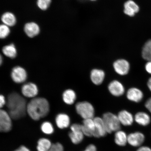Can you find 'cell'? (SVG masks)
<instances>
[{
  "mask_svg": "<svg viewBox=\"0 0 151 151\" xmlns=\"http://www.w3.org/2000/svg\"><path fill=\"white\" fill-rule=\"evenodd\" d=\"M7 106L11 118L17 120L23 117L27 112L25 99L16 92H13L7 98Z\"/></svg>",
  "mask_w": 151,
  "mask_h": 151,
  "instance_id": "obj_1",
  "label": "cell"
},
{
  "mask_svg": "<svg viewBox=\"0 0 151 151\" xmlns=\"http://www.w3.org/2000/svg\"><path fill=\"white\" fill-rule=\"evenodd\" d=\"M49 111L48 102L44 98H34L27 105V112L35 120H38L46 116Z\"/></svg>",
  "mask_w": 151,
  "mask_h": 151,
  "instance_id": "obj_2",
  "label": "cell"
},
{
  "mask_svg": "<svg viewBox=\"0 0 151 151\" xmlns=\"http://www.w3.org/2000/svg\"><path fill=\"white\" fill-rule=\"evenodd\" d=\"M102 118L107 133L110 134L120 130L121 124L117 116L111 112H107L103 115Z\"/></svg>",
  "mask_w": 151,
  "mask_h": 151,
  "instance_id": "obj_3",
  "label": "cell"
},
{
  "mask_svg": "<svg viewBox=\"0 0 151 151\" xmlns=\"http://www.w3.org/2000/svg\"><path fill=\"white\" fill-rule=\"evenodd\" d=\"M75 108L77 113L84 120L94 118V109L93 106L88 102L84 101L77 103Z\"/></svg>",
  "mask_w": 151,
  "mask_h": 151,
  "instance_id": "obj_4",
  "label": "cell"
},
{
  "mask_svg": "<svg viewBox=\"0 0 151 151\" xmlns=\"http://www.w3.org/2000/svg\"><path fill=\"white\" fill-rule=\"evenodd\" d=\"M71 132L69 134L70 138L73 144H78L83 140L84 135L82 130V124H74L70 127Z\"/></svg>",
  "mask_w": 151,
  "mask_h": 151,
  "instance_id": "obj_5",
  "label": "cell"
},
{
  "mask_svg": "<svg viewBox=\"0 0 151 151\" xmlns=\"http://www.w3.org/2000/svg\"><path fill=\"white\" fill-rule=\"evenodd\" d=\"M11 117L6 111L1 109L0 111V130L1 132H7L12 128Z\"/></svg>",
  "mask_w": 151,
  "mask_h": 151,
  "instance_id": "obj_6",
  "label": "cell"
},
{
  "mask_svg": "<svg viewBox=\"0 0 151 151\" xmlns=\"http://www.w3.org/2000/svg\"><path fill=\"white\" fill-rule=\"evenodd\" d=\"M113 67L116 72L119 75H126L129 73L130 68L129 62L124 59L116 60L113 64Z\"/></svg>",
  "mask_w": 151,
  "mask_h": 151,
  "instance_id": "obj_7",
  "label": "cell"
},
{
  "mask_svg": "<svg viewBox=\"0 0 151 151\" xmlns=\"http://www.w3.org/2000/svg\"><path fill=\"white\" fill-rule=\"evenodd\" d=\"M145 140L144 134L140 132H135L128 135V143L131 146L139 147L142 146Z\"/></svg>",
  "mask_w": 151,
  "mask_h": 151,
  "instance_id": "obj_8",
  "label": "cell"
},
{
  "mask_svg": "<svg viewBox=\"0 0 151 151\" xmlns=\"http://www.w3.org/2000/svg\"><path fill=\"white\" fill-rule=\"evenodd\" d=\"M11 76L14 82L17 83H21L27 79V73L23 68L17 66L12 70Z\"/></svg>",
  "mask_w": 151,
  "mask_h": 151,
  "instance_id": "obj_9",
  "label": "cell"
},
{
  "mask_svg": "<svg viewBox=\"0 0 151 151\" xmlns=\"http://www.w3.org/2000/svg\"><path fill=\"white\" fill-rule=\"evenodd\" d=\"M94 120L95 122L96 128L93 137L99 138L105 137L108 133L102 118L96 117L94 118Z\"/></svg>",
  "mask_w": 151,
  "mask_h": 151,
  "instance_id": "obj_10",
  "label": "cell"
},
{
  "mask_svg": "<svg viewBox=\"0 0 151 151\" xmlns=\"http://www.w3.org/2000/svg\"><path fill=\"white\" fill-rule=\"evenodd\" d=\"M108 88L111 94L115 97H120L125 92V88L123 85L117 80L113 81L109 83Z\"/></svg>",
  "mask_w": 151,
  "mask_h": 151,
  "instance_id": "obj_11",
  "label": "cell"
},
{
  "mask_svg": "<svg viewBox=\"0 0 151 151\" xmlns=\"http://www.w3.org/2000/svg\"><path fill=\"white\" fill-rule=\"evenodd\" d=\"M124 12L127 16L133 17L139 12V5L133 0H128L124 3Z\"/></svg>",
  "mask_w": 151,
  "mask_h": 151,
  "instance_id": "obj_12",
  "label": "cell"
},
{
  "mask_svg": "<svg viewBox=\"0 0 151 151\" xmlns=\"http://www.w3.org/2000/svg\"><path fill=\"white\" fill-rule=\"evenodd\" d=\"M82 126V131L85 136L89 137H93L96 128L94 118L83 120Z\"/></svg>",
  "mask_w": 151,
  "mask_h": 151,
  "instance_id": "obj_13",
  "label": "cell"
},
{
  "mask_svg": "<svg viewBox=\"0 0 151 151\" xmlns=\"http://www.w3.org/2000/svg\"><path fill=\"white\" fill-rule=\"evenodd\" d=\"M126 96L129 101L137 103L142 101L144 97V94L139 88H132L128 90Z\"/></svg>",
  "mask_w": 151,
  "mask_h": 151,
  "instance_id": "obj_14",
  "label": "cell"
},
{
  "mask_svg": "<svg viewBox=\"0 0 151 151\" xmlns=\"http://www.w3.org/2000/svg\"><path fill=\"white\" fill-rule=\"evenodd\" d=\"M117 116L121 124L124 126L132 125L134 120V117L133 114L125 110L120 111Z\"/></svg>",
  "mask_w": 151,
  "mask_h": 151,
  "instance_id": "obj_15",
  "label": "cell"
},
{
  "mask_svg": "<svg viewBox=\"0 0 151 151\" xmlns=\"http://www.w3.org/2000/svg\"><path fill=\"white\" fill-rule=\"evenodd\" d=\"M22 92L24 97L34 98L38 93L37 86L33 83H29L23 85L22 88Z\"/></svg>",
  "mask_w": 151,
  "mask_h": 151,
  "instance_id": "obj_16",
  "label": "cell"
},
{
  "mask_svg": "<svg viewBox=\"0 0 151 151\" xmlns=\"http://www.w3.org/2000/svg\"><path fill=\"white\" fill-rule=\"evenodd\" d=\"M24 31L28 37L33 38L39 35L40 30L38 24L35 22H30L25 24Z\"/></svg>",
  "mask_w": 151,
  "mask_h": 151,
  "instance_id": "obj_17",
  "label": "cell"
},
{
  "mask_svg": "<svg viewBox=\"0 0 151 151\" xmlns=\"http://www.w3.org/2000/svg\"><path fill=\"white\" fill-rule=\"evenodd\" d=\"M104 71L102 70L94 69L90 73V79L94 84L99 86L102 83L105 77Z\"/></svg>",
  "mask_w": 151,
  "mask_h": 151,
  "instance_id": "obj_18",
  "label": "cell"
},
{
  "mask_svg": "<svg viewBox=\"0 0 151 151\" xmlns=\"http://www.w3.org/2000/svg\"><path fill=\"white\" fill-rule=\"evenodd\" d=\"M134 121L139 125L147 126L150 123L151 118L148 113L145 112H139L135 114Z\"/></svg>",
  "mask_w": 151,
  "mask_h": 151,
  "instance_id": "obj_19",
  "label": "cell"
},
{
  "mask_svg": "<svg viewBox=\"0 0 151 151\" xmlns=\"http://www.w3.org/2000/svg\"><path fill=\"white\" fill-rule=\"evenodd\" d=\"M114 141L115 143L119 146H125L128 143V135L124 131L119 130L115 132Z\"/></svg>",
  "mask_w": 151,
  "mask_h": 151,
  "instance_id": "obj_20",
  "label": "cell"
},
{
  "mask_svg": "<svg viewBox=\"0 0 151 151\" xmlns=\"http://www.w3.org/2000/svg\"><path fill=\"white\" fill-rule=\"evenodd\" d=\"M56 122L58 128L63 129L69 127L70 124V119L67 115L61 113L56 116Z\"/></svg>",
  "mask_w": 151,
  "mask_h": 151,
  "instance_id": "obj_21",
  "label": "cell"
},
{
  "mask_svg": "<svg viewBox=\"0 0 151 151\" xmlns=\"http://www.w3.org/2000/svg\"><path fill=\"white\" fill-rule=\"evenodd\" d=\"M1 20L3 24L9 27L14 26L17 22L16 16L10 12H6L3 14L1 17Z\"/></svg>",
  "mask_w": 151,
  "mask_h": 151,
  "instance_id": "obj_22",
  "label": "cell"
},
{
  "mask_svg": "<svg viewBox=\"0 0 151 151\" xmlns=\"http://www.w3.org/2000/svg\"><path fill=\"white\" fill-rule=\"evenodd\" d=\"M141 56L143 59L147 61H151V39H148L143 45Z\"/></svg>",
  "mask_w": 151,
  "mask_h": 151,
  "instance_id": "obj_23",
  "label": "cell"
},
{
  "mask_svg": "<svg viewBox=\"0 0 151 151\" xmlns=\"http://www.w3.org/2000/svg\"><path fill=\"white\" fill-rule=\"evenodd\" d=\"M76 99L75 92L71 89L65 91L63 94V99L65 102L68 105H72L74 103Z\"/></svg>",
  "mask_w": 151,
  "mask_h": 151,
  "instance_id": "obj_24",
  "label": "cell"
},
{
  "mask_svg": "<svg viewBox=\"0 0 151 151\" xmlns=\"http://www.w3.org/2000/svg\"><path fill=\"white\" fill-rule=\"evenodd\" d=\"M4 54L7 57L14 58L17 55V50L14 44L11 43L4 47L2 49Z\"/></svg>",
  "mask_w": 151,
  "mask_h": 151,
  "instance_id": "obj_25",
  "label": "cell"
},
{
  "mask_svg": "<svg viewBox=\"0 0 151 151\" xmlns=\"http://www.w3.org/2000/svg\"><path fill=\"white\" fill-rule=\"evenodd\" d=\"M52 145L49 139L45 138L41 139L38 142L37 150L38 151H48Z\"/></svg>",
  "mask_w": 151,
  "mask_h": 151,
  "instance_id": "obj_26",
  "label": "cell"
},
{
  "mask_svg": "<svg viewBox=\"0 0 151 151\" xmlns=\"http://www.w3.org/2000/svg\"><path fill=\"white\" fill-rule=\"evenodd\" d=\"M41 129L43 133L47 134H50L54 132V128L52 124L48 122L43 123L41 126Z\"/></svg>",
  "mask_w": 151,
  "mask_h": 151,
  "instance_id": "obj_27",
  "label": "cell"
},
{
  "mask_svg": "<svg viewBox=\"0 0 151 151\" xmlns=\"http://www.w3.org/2000/svg\"><path fill=\"white\" fill-rule=\"evenodd\" d=\"M10 33V29L9 26L3 24L0 26V37L4 39L8 36Z\"/></svg>",
  "mask_w": 151,
  "mask_h": 151,
  "instance_id": "obj_28",
  "label": "cell"
},
{
  "mask_svg": "<svg viewBox=\"0 0 151 151\" xmlns=\"http://www.w3.org/2000/svg\"><path fill=\"white\" fill-rule=\"evenodd\" d=\"M51 2L52 0H37V4L40 9L45 11L50 7Z\"/></svg>",
  "mask_w": 151,
  "mask_h": 151,
  "instance_id": "obj_29",
  "label": "cell"
},
{
  "mask_svg": "<svg viewBox=\"0 0 151 151\" xmlns=\"http://www.w3.org/2000/svg\"><path fill=\"white\" fill-rule=\"evenodd\" d=\"M48 151H63V146L60 143L52 144Z\"/></svg>",
  "mask_w": 151,
  "mask_h": 151,
  "instance_id": "obj_30",
  "label": "cell"
},
{
  "mask_svg": "<svg viewBox=\"0 0 151 151\" xmlns=\"http://www.w3.org/2000/svg\"><path fill=\"white\" fill-rule=\"evenodd\" d=\"M83 151H97V148L95 145L91 144L88 145Z\"/></svg>",
  "mask_w": 151,
  "mask_h": 151,
  "instance_id": "obj_31",
  "label": "cell"
},
{
  "mask_svg": "<svg viewBox=\"0 0 151 151\" xmlns=\"http://www.w3.org/2000/svg\"><path fill=\"white\" fill-rule=\"evenodd\" d=\"M145 69L147 73L151 75V61H147L145 64Z\"/></svg>",
  "mask_w": 151,
  "mask_h": 151,
  "instance_id": "obj_32",
  "label": "cell"
},
{
  "mask_svg": "<svg viewBox=\"0 0 151 151\" xmlns=\"http://www.w3.org/2000/svg\"><path fill=\"white\" fill-rule=\"evenodd\" d=\"M145 107L151 113V97L147 100L145 103Z\"/></svg>",
  "mask_w": 151,
  "mask_h": 151,
  "instance_id": "obj_33",
  "label": "cell"
},
{
  "mask_svg": "<svg viewBox=\"0 0 151 151\" xmlns=\"http://www.w3.org/2000/svg\"><path fill=\"white\" fill-rule=\"evenodd\" d=\"M136 151H151V148L148 146H142L139 147Z\"/></svg>",
  "mask_w": 151,
  "mask_h": 151,
  "instance_id": "obj_34",
  "label": "cell"
},
{
  "mask_svg": "<svg viewBox=\"0 0 151 151\" xmlns=\"http://www.w3.org/2000/svg\"><path fill=\"white\" fill-rule=\"evenodd\" d=\"M6 101L5 97L3 95H1L0 96V107L1 108L5 104Z\"/></svg>",
  "mask_w": 151,
  "mask_h": 151,
  "instance_id": "obj_35",
  "label": "cell"
},
{
  "mask_svg": "<svg viewBox=\"0 0 151 151\" xmlns=\"http://www.w3.org/2000/svg\"><path fill=\"white\" fill-rule=\"evenodd\" d=\"M14 151H30V150L26 147L22 146L20 147L17 150Z\"/></svg>",
  "mask_w": 151,
  "mask_h": 151,
  "instance_id": "obj_36",
  "label": "cell"
},
{
  "mask_svg": "<svg viewBox=\"0 0 151 151\" xmlns=\"http://www.w3.org/2000/svg\"><path fill=\"white\" fill-rule=\"evenodd\" d=\"M147 86L151 92V77L148 79L147 83Z\"/></svg>",
  "mask_w": 151,
  "mask_h": 151,
  "instance_id": "obj_37",
  "label": "cell"
},
{
  "mask_svg": "<svg viewBox=\"0 0 151 151\" xmlns=\"http://www.w3.org/2000/svg\"><path fill=\"white\" fill-rule=\"evenodd\" d=\"M2 58L1 56V65L2 62Z\"/></svg>",
  "mask_w": 151,
  "mask_h": 151,
  "instance_id": "obj_38",
  "label": "cell"
},
{
  "mask_svg": "<svg viewBox=\"0 0 151 151\" xmlns=\"http://www.w3.org/2000/svg\"><path fill=\"white\" fill-rule=\"evenodd\" d=\"M89 1H96V0H89Z\"/></svg>",
  "mask_w": 151,
  "mask_h": 151,
  "instance_id": "obj_39",
  "label": "cell"
}]
</instances>
